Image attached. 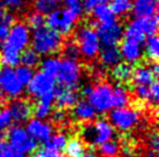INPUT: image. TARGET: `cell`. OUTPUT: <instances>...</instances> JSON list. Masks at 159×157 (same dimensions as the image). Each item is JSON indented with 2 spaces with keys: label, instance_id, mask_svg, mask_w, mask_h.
<instances>
[{
  "label": "cell",
  "instance_id": "cell-1",
  "mask_svg": "<svg viewBox=\"0 0 159 157\" xmlns=\"http://www.w3.org/2000/svg\"><path fill=\"white\" fill-rule=\"evenodd\" d=\"M30 29L25 22L13 23L0 46V62L5 67H18L20 65V56L30 43Z\"/></svg>",
  "mask_w": 159,
  "mask_h": 157
},
{
  "label": "cell",
  "instance_id": "cell-2",
  "mask_svg": "<svg viewBox=\"0 0 159 157\" xmlns=\"http://www.w3.org/2000/svg\"><path fill=\"white\" fill-rule=\"evenodd\" d=\"M81 14L83 7L79 4L67 6L66 8L57 9L47 15L45 24L49 29L56 31L59 35H67L73 30Z\"/></svg>",
  "mask_w": 159,
  "mask_h": 157
},
{
  "label": "cell",
  "instance_id": "cell-3",
  "mask_svg": "<svg viewBox=\"0 0 159 157\" xmlns=\"http://www.w3.org/2000/svg\"><path fill=\"white\" fill-rule=\"evenodd\" d=\"M83 95L86 96V100L92 105L95 112L106 113L115 109L114 86L109 83L100 82L94 86H86L83 89Z\"/></svg>",
  "mask_w": 159,
  "mask_h": 157
},
{
  "label": "cell",
  "instance_id": "cell-4",
  "mask_svg": "<svg viewBox=\"0 0 159 157\" xmlns=\"http://www.w3.org/2000/svg\"><path fill=\"white\" fill-rule=\"evenodd\" d=\"M30 42L33 50L39 56H51L56 53L62 46V36L56 31L49 29L48 27H42L31 34Z\"/></svg>",
  "mask_w": 159,
  "mask_h": 157
},
{
  "label": "cell",
  "instance_id": "cell-5",
  "mask_svg": "<svg viewBox=\"0 0 159 157\" xmlns=\"http://www.w3.org/2000/svg\"><path fill=\"white\" fill-rule=\"evenodd\" d=\"M75 40L80 56H83L87 60L94 59L101 50V44L98 38L97 31L89 26H81L77 29Z\"/></svg>",
  "mask_w": 159,
  "mask_h": 157
},
{
  "label": "cell",
  "instance_id": "cell-6",
  "mask_svg": "<svg viewBox=\"0 0 159 157\" xmlns=\"http://www.w3.org/2000/svg\"><path fill=\"white\" fill-rule=\"evenodd\" d=\"M114 128L107 119H98L94 122L86 124L81 129V136L89 146H101L111 140Z\"/></svg>",
  "mask_w": 159,
  "mask_h": 157
},
{
  "label": "cell",
  "instance_id": "cell-7",
  "mask_svg": "<svg viewBox=\"0 0 159 157\" xmlns=\"http://www.w3.org/2000/svg\"><path fill=\"white\" fill-rule=\"evenodd\" d=\"M55 78H57L61 87L75 90L80 83L81 66L78 60H71L64 58L63 60H61V65Z\"/></svg>",
  "mask_w": 159,
  "mask_h": 157
},
{
  "label": "cell",
  "instance_id": "cell-8",
  "mask_svg": "<svg viewBox=\"0 0 159 157\" xmlns=\"http://www.w3.org/2000/svg\"><path fill=\"white\" fill-rule=\"evenodd\" d=\"M141 116L138 111L133 108H119L109 112V124L113 128L119 129L120 132H129L138 125Z\"/></svg>",
  "mask_w": 159,
  "mask_h": 157
},
{
  "label": "cell",
  "instance_id": "cell-9",
  "mask_svg": "<svg viewBox=\"0 0 159 157\" xmlns=\"http://www.w3.org/2000/svg\"><path fill=\"white\" fill-rule=\"evenodd\" d=\"M55 88H56V78L42 70H39L34 73L30 82L27 84V91L29 96L39 100L50 92H53Z\"/></svg>",
  "mask_w": 159,
  "mask_h": 157
},
{
  "label": "cell",
  "instance_id": "cell-10",
  "mask_svg": "<svg viewBox=\"0 0 159 157\" xmlns=\"http://www.w3.org/2000/svg\"><path fill=\"white\" fill-rule=\"evenodd\" d=\"M11 147H14L23 154H31L37 149V143L28 135L26 129L21 125L11 126L6 133Z\"/></svg>",
  "mask_w": 159,
  "mask_h": 157
},
{
  "label": "cell",
  "instance_id": "cell-11",
  "mask_svg": "<svg viewBox=\"0 0 159 157\" xmlns=\"http://www.w3.org/2000/svg\"><path fill=\"white\" fill-rule=\"evenodd\" d=\"M25 87L18 80L14 68L0 67V92L8 98L16 100L22 95Z\"/></svg>",
  "mask_w": 159,
  "mask_h": 157
},
{
  "label": "cell",
  "instance_id": "cell-12",
  "mask_svg": "<svg viewBox=\"0 0 159 157\" xmlns=\"http://www.w3.org/2000/svg\"><path fill=\"white\" fill-rule=\"evenodd\" d=\"M95 31L100 44L103 46H116L123 37V27L117 21L99 24Z\"/></svg>",
  "mask_w": 159,
  "mask_h": 157
},
{
  "label": "cell",
  "instance_id": "cell-13",
  "mask_svg": "<svg viewBox=\"0 0 159 157\" xmlns=\"http://www.w3.org/2000/svg\"><path fill=\"white\" fill-rule=\"evenodd\" d=\"M26 132L31 139L37 142H47L53 134V127L51 124L40 120V119H30L27 121L26 125Z\"/></svg>",
  "mask_w": 159,
  "mask_h": 157
},
{
  "label": "cell",
  "instance_id": "cell-14",
  "mask_svg": "<svg viewBox=\"0 0 159 157\" xmlns=\"http://www.w3.org/2000/svg\"><path fill=\"white\" fill-rule=\"evenodd\" d=\"M120 54L121 59H123L124 62L129 65L136 64L141 60L143 57V45L136 42H131L128 39H124L120 46Z\"/></svg>",
  "mask_w": 159,
  "mask_h": 157
},
{
  "label": "cell",
  "instance_id": "cell-15",
  "mask_svg": "<svg viewBox=\"0 0 159 157\" xmlns=\"http://www.w3.org/2000/svg\"><path fill=\"white\" fill-rule=\"evenodd\" d=\"M78 102V94L64 87H57L53 90V103L57 105L59 110L73 108Z\"/></svg>",
  "mask_w": 159,
  "mask_h": 157
},
{
  "label": "cell",
  "instance_id": "cell-16",
  "mask_svg": "<svg viewBox=\"0 0 159 157\" xmlns=\"http://www.w3.org/2000/svg\"><path fill=\"white\" fill-rule=\"evenodd\" d=\"M8 110L13 118V121H15L16 124L27 122L33 113V109L29 102L25 100H19V98L11 102Z\"/></svg>",
  "mask_w": 159,
  "mask_h": 157
},
{
  "label": "cell",
  "instance_id": "cell-17",
  "mask_svg": "<svg viewBox=\"0 0 159 157\" xmlns=\"http://www.w3.org/2000/svg\"><path fill=\"white\" fill-rule=\"evenodd\" d=\"M131 12L136 18L153 16L158 9V0H131Z\"/></svg>",
  "mask_w": 159,
  "mask_h": 157
},
{
  "label": "cell",
  "instance_id": "cell-18",
  "mask_svg": "<svg viewBox=\"0 0 159 157\" xmlns=\"http://www.w3.org/2000/svg\"><path fill=\"white\" fill-rule=\"evenodd\" d=\"M131 80L134 81V86H146L149 87L156 81V75L151 70L150 66L139 65L135 70H133Z\"/></svg>",
  "mask_w": 159,
  "mask_h": 157
},
{
  "label": "cell",
  "instance_id": "cell-19",
  "mask_svg": "<svg viewBox=\"0 0 159 157\" xmlns=\"http://www.w3.org/2000/svg\"><path fill=\"white\" fill-rule=\"evenodd\" d=\"M72 109H73V117L79 121L89 122L97 117L95 110L93 109V106L86 100H78Z\"/></svg>",
  "mask_w": 159,
  "mask_h": 157
},
{
  "label": "cell",
  "instance_id": "cell-20",
  "mask_svg": "<svg viewBox=\"0 0 159 157\" xmlns=\"http://www.w3.org/2000/svg\"><path fill=\"white\" fill-rule=\"evenodd\" d=\"M53 106V92H50L45 96L39 98L37 103H36L35 108H34V116L36 119L40 120H44L51 114Z\"/></svg>",
  "mask_w": 159,
  "mask_h": 157
},
{
  "label": "cell",
  "instance_id": "cell-21",
  "mask_svg": "<svg viewBox=\"0 0 159 157\" xmlns=\"http://www.w3.org/2000/svg\"><path fill=\"white\" fill-rule=\"evenodd\" d=\"M135 26L145 35V37L155 36L158 30V16H145V18H135L133 20Z\"/></svg>",
  "mask_w": 159,
  "mask_h": 157
},
{
  "label": "cell",
  "instance_id": "cell-22",
  "mask_svg": "<svg viewBox=\"0 0 159 157\" xmlns=\"http://www.w3.org/2000/svg\"><path fill=\"white\" fill-rule=\"evenodd\" d=\"M101 65L106 67H115L121 62V54L117 46H103L99 52Z\"/></svg>",
  "mask_w": 159,
  "mask_h": 157
},
{
  "label": "cell",
  "instance_id": "cell-23",
  "mask_svg": "<svg viewBox=\"0 0 159 157\" xmlns=\"http://www.w3.org/2000/svg\"><path fill=\"white\" fill-rule=\"evenodd\" d=\"M91 12H92L93 19L95 20L98 24H106V23H111L113 21H116V16L113 14V12L109 8V6H107V5L97 6Z\"/></svg>",
  "mask_w": 159,
  "mask_h": 157
},
{
  "label": "cell",
  "instance_id": "cell-24",
  "mask_svg": "<svg viewBox=\"0 0 159 157\" xmlns=\"http://www.w3.org/2000/svg\"><path fill=\"white\" fill-rule=\"evenodd\" d=\"M61 0H34L33 7L35 9V13L41 15H49L59 8Z\"/></svg>",
  "mask_w": 159,
  "mask_h": 157
},
{
  "label": "cell",
  "instance_id": "cell-25",
  "mask_svg": "<svg viewBox=\"0 0 159 157\" xmlns=\"http://www.w3.org/2000/svg\"><path fill=\"white\" fill-rule=\"evenodd\" d=\"M111 74L119 82H128L133 76V67L127 62H120L119 65L113 67Z\"/></svg>",
  "mask_w": 159,
  "mask_h": 157
},
{
  "label": "cell",
  "instance_id": "cell-26",
  "mask_svg": "<svg viewBox=\"0 0 159 157\" xmlns=\"http://www.w3.org/2000/svg\"><path fill=\"white\" fill-rule=\"evenodd\" d=\"M143 53H145L148 59L156 61L159 57V40L157 35L150 36L145 39V44L143 48Z\"/></svg>",
  "mask_w": 159,
  "mask_h": 157
},
{
  "label": "cell",
  "instance_id": "cell-27",
  "mask_svg": "<svg viewBox=\"0 0 159 157\" xmlns=\"http://www.w3.org/2000/svg\"><path fill=\"white\" fill-rule=\"evenodd\" d=\"M85 150H86V147H85L84 142L80 139H75L67 141L66 146H65V157H81L84 155Z\"/></svg>",
  "mask_w": 159,
  "mask_h": 157
},
{
  "label": "cell",
  "instance_id": "cell-28",
  "mask_svg": "<svg viewBox=\"0 0 159 157\" xmlns=\"http://www.w3.org/2000/svg\"><path fill=\"white\" fill-rule=\"evenodd\" d=\"M67 136L63 133H57V134H52V136L50 139L44 142L43 147L47 149H50V150H53V151H62L65 149V146L67 143Z\"/></svg>",
  "mask_w": 159,
  "mask_h": 157
},
{
  "label": "cell",
  "instance_id": "cell-29",
  "mask_svg": "<svg viewBox=\"0 0 159 157\" xmlns=\"http://www.w3.org/2000/svg\"><path fill=\"white\" fill-rule=\"evenodd\" d=\"M131 0H111L109 8L115 16H124L131 12Z\"/></svg>",
  "mask_w": 159,
  "mask_h": 157
},
{
  "label": "cell",
  "instance_id": "cell-30",
  "mask_svg": "<svg viewBox=\"0 0 159 157\" xmlns=\"http://www.w3.org/2000/svg\"><path fill=\"white\" fill-rule=\"evenodd\" d=\"M61 65V59L55 56H48L41 61V70L51 76H56Z\"/></svg>",
  "mask_w": 159,
  "mask_h": 157
},
{
  "label": "cell",
  "instance_id": "cell-31",
  "mask_svg": "<svg viewBox=\"0 0 159 157\" xmlns=\"http://www.w3.org/2000/svg\"><path fill=\"white\" fill-rule=\"evenodd\" d=\"M130 100L129 91L123 86H114V103L115 109L127 106Z\"/></svg>",
  "mask_w": 159,
  "mask_h": 157
},
{
  "label": "cell",
  "instance_id": "cell-32",
  "mask_svg": "<svg viewBox=\"0 0 159 157\" xmlns=\"http://www.w3.org/2000/svg\"><path fill=\"white\" fill-rule=\"evenodd\" d=\"M20 64L26 67L33 68L40 64V56L33 49H26L20 56Z\"/></svg>",
  "mask_w": 159,
  "mask_h": 157
},
{
  "label": "cell",
  "instance_id": "cell-33",
  "mask_svg": "<svg viewBox=\"0 0 159 157\" xmlns=\"http://www.w3.org/2000/svg\"><path fill=\"white\" fill-rule=\"evenodd\" d=\"M120 146L114 140H109L99 146V154L102 157H116L119 155Z\"/></svg>",
  "mask_w": 159,
  "mask_h": 157
},
{
  "label": "cell",
  "instance_id": "cell-34",
  "mask_svg": "<svg viewBox=\"0 0 159 157\" xmlns=\"http://www.w3.org/2000/svg\"><path fill=\"white\" fill-rule=\"evenodd\" d=\"M14 72H15V75L18 80L20 81V83L22 84L23 87H27V84L30 82L31 78L34 75V70L33 68H29V67H26L23 65H19L18 67L14 68Z\"/></svg>",
  "mask_w": 159,
  "mask_h": 157
},
{
  "label": "cell",
  "instance_id": "cell-35",
  "mask_svg": "<svg viewBox=\"0 0 159 157\" xmlns=\"http://www.w3.org/2000/svg\"><path fill=\"white\" fill-rule=\"evenodd\" d=\"M14 23V15L11 13H5L2 18H0V42L5 40L8 35L11 27Z\"/></svg>",
  "mask_w": 159,
  "mask_h": 157
},
{
  "label": "cell",
  "instance_id": "cell-36",
  "mask_svg": "<svg viewBox=\"0 0 159 157\" xmlns=\"http://www.w3.org/2000/svg\"><path fill=\"white\" fill-rule=\"evenodd\" d=\"M13 124V118L7 108L0 109V138H2V133L6 132Z\"/></svg>",
  "mask_w": 159,
  "mask_h": 157
},
{
  "label": "cell",
  "instance_id": "cell-37",
  "mask_svg": "<svg viewBox=\"0 0 159 157\" xmlns=\"http://www.w3.org/2000/svg\"><path fill=\"white\" fill-rule=\"evenodd\" d=\"M27 26L29 27V29H33V30H37L42 27H44L45 24V18L43 15H41L39 13H31L28 15L27 18Z\"/></svg>",
  "mask_w": 159,
  "mask_h": 157
},
{
  "label": "cell",
  "instance_id": "cell-38",
  "mask_svg": "<svg viewBox=\"0 0 159 157\" xmlns=\"http://www.w3.org/2000/svg\"><path fill=\"white\" fill-rule=\"evenodd\" d=\"M63 54L65 59H71V60H78L80 57L79 49L77 46V44L72 42L65 44V46L63 49Z\"/></svg>",
  "mask_w": 159,
  "mask_h": 157
},
{
  "label": "cell",
  "instance_id": "cell-39",
  "mask_svg": "<svg viewBox=\"0 0 159 157\" xmlns=\"http://www.w3.org/2000/svg\"><path fill=\"white\" fill-rule=\"evenodd\" d=\"M134 92L138 100L150 103V86H134Z\"/></svg>",
  "mask_w": 159,
  "mask_h": 157
},
{
  "label": "cell",
  "instance_id": "cell-40",
  "mask_svg": "<svg viewBox=\"0 0 159 157\" xmlns=\"http://www.w3.org/2000/svg\"><path fill=\"white\" fill-rule=\"evenodd\" d=\"M31 157H65V155H63L59 151H53V150H50V149L42 147V148L36 149L35 151L33 153Z\"/></svg>",
  "mask_w": 159,
  "mask_h": 157
},
{
  "label": "cell",
  "instance_id": "cell-41",
  "mask_svg": "<svg viewBox=\"0 0 159 157\" xmlns=\"http://www.w3.org/2000/svg\"><path fill=\"white\" fill-rule=\"evenodd\" d=\"M2 6L12 11H20L27 4V0H0Z\"/></svg>",
  "mask_w": 159,
  "mask_h": 157
},
{
  "label": "cell",
  "instance_id": "cell-42",
  "mask_svg": "<svg viewBox=\"0 0 159 157\" xmlns=\"http://www.w3.org/2000/svg\"><path fill=\"white\" fill-rule=\"evenodd\" d=\"M109 0H83V9L85 11H92L93 8H95L97 6L100 5H107Z\"/></svg>",
  "mask_w": 159,
  "mask_h": 157
},
{
  "label": "cell",
  "instance_id": "cell-43",
  "mask_svg": "<svg viewBox=\"0 0 159 157\" xmlns=\"http://www.w3.org/2000/svg\"><path fill=\"white\" fill-rule=\"evenodd\" d=\"M159 100V86L158 82L155 81L150 86V104H156Z\"/></svg>",
  "mask_w": 159,
  "mask_h": 157
},
{
  "label": "cell",
  "instance_id": "cell-44",
  "mask_svg": "<svg viewBox=\"0 0 159 157\" xmlns=\"http://www.w3.org/2000/svg\"><path fill=\"white\" fill-rule=\"evenodd\" d=\"M1 157H27L26 154H23L22 151L18 150L14 147H11V146H7V148L5 150V153L2 154Z\"/></svg>",
  "mask_w": 159,
  "mask_h": 157
},
{
  "label": "cell",
  "instance_id": "cell-45",
  "mask_svg": "<svg viewBox=\"0 0 159 157\" xmlns=\"http://www.w3.org/2000/svg\"><path fill=\"white\" fill-rule=\"evenodd\" d=\"M150 144L152 149H153V153L157 154L158 151V148H159V138H158V134L157 133H153L150 138Z\"/></svg>",
  "mask_w": 159,
  "mask_h": 157
},
{
  "label": "cell",
  "instance_id": "cell-46",
  "mask_svg": "<svg viewBox=\"0 0 159 157\" xmlns=\"http://www.w3.org/2000/svg\"><path fill=\"white\" fill-rule=\"evenodd\" d=\"M81 157H98V153L92 148H86L84 155Z\"/></svg>",
  "mask_w": 159,
  "mask_h": 157
},
{
  "label": "cell",
  "instance_id": "cell-47",
  "mask_svg": "<svg viewBox=\"0 0 159 157\" xmlns=\"http://www.w3.org/2000/svg\"><path fill=\"white\" fill-rule=\"evenodd\" d=\"M7 146H8V144L6 143V141H5L2 138H0V157L2 156V154L5 153V150H6V148H7Z\"/></svg>",
  "mask_w": 159,
  "mask_h": 157
},
{
  "label": "cell",
  "instance_id": "cell-48",
  "mask_svg": "<svg viewBox=\"0 0 159 157\" xmlns=\"http://www.w3.org/2000/svg\"><path fill=\"white\" fill-rule=\"evenodd\" d=\"M150 67H151V70L153 72V74H155L156 76H157V75H158V73H159V67H158V64H157V62H155V64H153V65H152V66H150Z\"/></svg>",
  "mask_w": 159,
  "mask_h": 157
},
{
  "label": "cell",
  "instance_id": "cell-49",
  "mask_svg": "<svg viewBox=\"0 0 159 157\" xmlns=\"http://www.w3.org/2000/svg\"><path fill=\"white\" fill-rule=\"evenodd\" d=\"M64 1L67 6H72V5H78L81 0H64Z\"/></svg>",
  "mask_w": 159,
  "mask_h": 157
},
{
  "label": "cell",
  "instance_id": "cell-50",
  "mask_svg": "<svg viewBox=\"0 0 159 157\" xmlns=\"http://www.w3.org/2000/svg\"><path fill=\"white\" fill-rule=\"evenodd\" d=\"M5 13H6V12H5V9H4V6H2L1 1H0V18H2Z\"/></svg>",
  "mask_w": 159,
  "mask_h": 157
},
{
  "label": "cell",
  "instance_id": "cell-51",
  "mask_svg": "<svg viewBox=\"0 0 159 157\" xmlns=\"http://www.w3.org/2000/svg\"><path fill=\"white\" fill-rule=\"evenodd\" d=\"M4 103V96H2V94L0 92V109H1V105Z\"/></svg>",
  "mask_w": 159,
  "mask_h": 157
}]
</instances>
